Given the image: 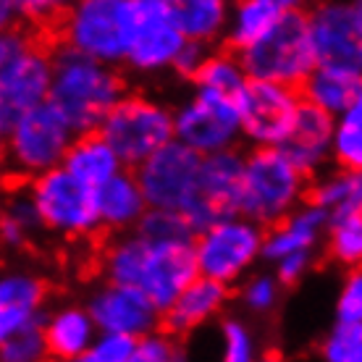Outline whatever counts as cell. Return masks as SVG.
Instances as JSON below:
<instances>
[{
	"mask_svg": "<svg viewBox=\"0 0 362 362\" xmlns=\"http://www.w3.org/2000/svg\"><path fill=\"white\" fill-rule=\"evenodd\" d=\"M268 3L273 8H279L284 16H291V13H308L315 0H268Z\"/></svg>",
	"mask_w": 362,
	"mask_h": 362,
	"instance_id": "obj_44",
	"label": "cell"
},
{
	"mask_svg": "<svg viewBox=\"0 0 362 362\" xmlns=\"http://www.w3.org/2000/svg\"><path fill=\"white\" fill-rule=\"evenodd\" d=\"M302 92L286 84L252 82L239 98L242 132L250 147H281L302 108Z\"/></svg>",
	"mask_w": 362,
	"mask_h": 362,
	"instance_id": "obj_13",
	"label": "cell"
},
{
	"mask_svg": "<svg viewBox=\"0 0 362 362\" xmlns=\"http://www.w3.org/2000/svg\"><path fill=\"white\" fill-rule=\"evenodd\" d=\"M42 223L37 216L35 199L29 194L27 184H13L8 197L3 202V216H0V239L8 252H21L32 247L40 239Z\"/></svg>",
	"mask_w": 362,
	"mask_h": 362,
	"instance_id": "obj_28",
	"label": "cell"
},
{
	"mask_svg": "<svg viewBox=\"0 0 362 362\" xmlns=\"http://www.w3.org/2000/svg\"><path fill=\"white\" fill-rule=\"evenodd\" d=\"M53 50H47L29 27L3 29L0 35V132L18 116L50 103Z\"/></svg>",
	"mask_w": 362,
	"mask_h": 362,
	"instance_id": "obj_5",
	"label": "cell"
},
{
	"mask_svg": "<svg viewBox=\"0 0 362 362\" xmlns=\"http://www.w3.org/2000/svg\"><path fill=\"white\" fill-rule=\"evenodd\" d=\"M132 171L153 210L184 213L197 231L208 226L202 208V155L173 139Z\"/></svg>",
	"mask_w": 362,
	"mask_h": 362,
	"instance_id": "obj_8",
	"label": "cell"
},
{
	"mask_svg": "<svg viewBox=\"0 0 362 362\" xmlns=\"http://www.w3.org/2000/svg\"><path fill=\"white\" fill-rule=\"evenodd\" d=\"M64 168L71 171L79 181H84L92 189H100L103 184H108L113 176L127 171V165L116 153V147L110 145L100 132H87L76 134L71 150L66 155Z\"/></svg>",
	"mask_w": 362,
	"mask_h": 362,
	"instance_id": "obj_25",
	"label": "cell"
},
{
	"mask_svg": "<svg viewBox=\"0 0 362 362\" xmlns=\"http://www.w3.org/2000/svg\"><path fill=\"white\" fill-rule=\"evenodd\" d=\"M228 299H231V286L197 276L163 313V328L171 336L194 334L226 313Z\"/></svg>",
	"mask_w": 362,
	"mask_h": 362,
	"instance_id": "obj_21",
	"label": "cell"
},
{
	"mask_svg": "<svg viewBox=\"0 0 362 362\" xmlns=\"http://www.w3.org/2000/svg\"><path fill=\"white\" fill-rule=\"evenodd\" d=\"M260 362H284V360H281L279 354H263V360Z\"/></svg>",
	"mask_w": 362,
	"mask_h": 362,
	"instance_id": "obj_46",
	"label": "cell"
},
{
	"mask_svg": "<svg viewBox=\"0 0 362 362\" xmlns=\"http://www.w3.org/2000/svg\"><path fill=\"white\" fill-rule=\"evenodd\" d=\"M336 145V118L302 103L297 121L291 127L289 136L284 139L281 150L308 173L310 179H317L334 165Z\"/></svg>",
	"mask_w": 362,
	"mask_h": 362,
	"instance_id": "obj_19",
	"label": "cell"
},
{
	"mask_svg": "<svg viewBox=\"0 0 362 362\" xmlns=\"http://www.w3.org/2000/svg\"><path fill=\"white\" fill-rule=\"evenodd\" d=\"M210 50H213V47H208V45L187 42V47L181 50L179 61H176L173 76H179V79H184V82H192V79L197 76L199 69H202V64H205V58L210 55Z\"/></svg>",
	"mask_w": 362,
	"mask_h": 362,
	"instance_id": "obj_43",
	"label": "cell"
},
{
	"mask_svg": "<svg viewBox=\"0 0 362 362\" xmlns=\"http://www.w3.org/2000/svg\"><path fill=\"white\" fill-rule=\"evenodd\" d=\"M323 252L331 263L344 271L362 268V213L331 218Z\"/></svg>",
	"mask_w": 362,
	"mask_h": 362,
	"instance_id": "obj_31",
	"label": "cell"
},
{
	"mask_svg": "<svg viewBox=\"0 0 362 362\" xmlns=\"http://www.w3.org/2000/svg\"><path fill=\"white\" fill-rule=\"evenodd\" d=\"M0 362H50L42 326L24 328L0 339Z\"/></svg>",
	"mask_w": 362,
	"mask_h": 362,
	"instance_id": "obj_36",
	"label": "cell"
},
{
	"mask_svg": "<svg viewBox=\"0 0 362 362\" xmlns=\"http://www.w3.org/2000/svg\"><path fill=\"white\" fill-rule=\"evenodd\" d=\"M252 82L247 74L242 55L231 50V47H213L210 55L205 58L202 69L197 71V76L192 79V90L208 92V95H218V98L239 100L245 95L247 84Z\"/></svg>",
	"mask_w": 362,
	"mask_h": 362,
	"instance_id": "obj_27",
	"label": "cell"
},
{
	"mask_svg": "<svg viewBox=\"0 0 362 362\" xmlns=\"http://www.w3.org/2000/svg\"><path fill=\"white\" fill-rule=\"evenodd\" d=\"M354 8H357V16H360V21H362V0H354Z\"/></svg>",
	"mask_w": 362,
	"mask_h": 362,
	"instance_id": "obj_47",
	"label": "cell"
},
{
	"mask_svg": "<svg viewBox=\"0 0 362 362\" xmlns=\"http://www.w3.org/2000/svg\"><path fill=\"white\" fill-rule=\"evenodd\" d=\"M197 273L223 286H239L265 260V228L242 213L221 216L194 234Z\"/></svg>",
	"mask_w": 362,
	"mask_h": 362,
	"instance_id": "obj_7",
	"label": "cell"
},
{
	"mask_svg": "<svg viewBox=\"0 0 362 362\" xmlns=\"http://www.w3.org/2000/svg\"><path fill=\"white\" fill-rule=\"evenodd\" d=\"M247 153L226 150V153L202 158V208L208 223L221 216L239 213L242 187H245Z\"/></svg>",
	"mask_w": 362,
	"mask_h": 362,
	"instance_id": "obj_23",
	"label": "cell"
},
{
	"mask_svg": "<svg viewBox=\"0 0 362 362\" xmlns=\"http://www.w3.org/2000/svg\"><path fill=\"white\" fill-rule=\"evenodd\" d=\"M305 16L317 64L362 74V21L354 0H315Z\"/></svg>",
	"mask_w": 362,
	"mask_h": 362,
	"instance_id": "obj_15",
	"label": "cell"
},
{
	"mask_svg": "<svg viewBox=\"0 0 362 362\" xmlns=\"http://www.w3.org/2000/svg\"><path fill=\"white\" fill-rule=\"evenodd\" d=\"M336 320L341 323H360L362 326V268L346 271L334 299Z\"/></svg>",
	"mask_w": 362,
	"mask_h": 362,
	"instance_id": "obj_38",
	"label": "cell"
},
{
	"mask_svg": "<svg viewBox=\"0 0 362 362\" xmlns=\"http://www.w3.org/2000/svg\"><path fill=\"white\" fill-rule=\"evenodd\" d=\"M310 199L334 216H349L362 213V171L349 168H328L313 179Z\"/></svg>",
	"mask_w": 362,
	"mask_h": 362,
	"instance_id": "obj_29",
	"label": "cell"
},
{
	"mask_svg": "<svg viewBox=\"0 0 362 362\" xmlns=\"http://www.w3.org/2000/svg\"><path fill=\"white\" fill-rule=\"evenodd\" d=\"M98 210L103 231H108V234H127V231L139 228L150 205H147L145 192H142L139 179L132 168L121 171L108 184L100 187Z\"/></svg>",
	"mask_w": 362,
	"mask_h": 362,
	"instance_id": "obj_24",
	"label": "cell"
},
{
	"mask_svg": "<svg viewBox=\"0 0 362 362\" xmlns=\"http://www.w3.org/2000/svg\"><path fill=\"white\" fill-rule=\"evenodd\" d=\"M317 252H297L289 257H281L279 263L271 265V271L279 276V281L284 286H297L308 279L313 268H315Z\"/></svg>",
	"mask_w": 362,
	"mask_h": 362,
	"instance_id": "obj_42",
	"label": "cell"
},
{
	"mask_svg": "<svg viewBox=\"0 0 362 362\" xmlns=\"http://www.w3.org/2000/svg\"><path fill=\"white\" fill-rule=\"evenodd\" d=\"M100 279L127 284L145 291L160 308H171L176 297L197 279L194 242L150 239L139 228L127 234H110L98 255Z\"/></svg>",
	"mask_w": 362,
	"mask_h": 362,
	"instance_id": "obj_1",
	"label": "cell"
},
{
	"mask_svg": "<svg viewBox=\"0 0 362 362\" xmlns=\"http://www.w3.org/2000/svg\"><path fill=\"white\" fill-rule=\"evenodd\" d=\"M127 92V76L118 66L95 61L71 47H53L50 105H55L76 134L100 132Z\"/></svg>",
	"mask_w": 362,
	"mask_h": 362,
	"instance_id": "obj_2",
	"label": "cell"
},
{
	"mask_svg": "<svg viewBox=\"0 0 362 362\" xmlns=\"http://www.w3.org/2000/svg\"><path fill=\"white\" fill-rule=\"evenodd\" d=\"M142 16V0H74L53 29L58 45L121 69Z\"/></svg>",
	"mask_w": 362,
	"mask_h": 362,
	"instance_id": "obj_3",
	"label": "cell"
},
{
	"mask_svg": "<svg viewBox=\"0 0 362 362\" xmlns=\"http://www.w3.org/2000/svg\"><path fill=\"white\" fill-rule=\"evenodd\" d=\"M47 284L32 268L13 265L6 268L0 279V339L24 331L32 326H42L47 315Z\"/></svg>",
	"mask_w": 362,
	"mask_h": 362,
	"instance_id": "obj_17",
	"label": "cell"
},
{
	"mask_svg": "<svg viewBox=\"0 0 362 362\" xmlns=\"http://www.w3.org/2000/svg\"><path fill=\"white\" fill-rule=\"evenodd\" d=\"M42 334L53 362H71L95 344L100 328L84 302H58L42 317Z\"/></svg>",
	"mask_w": 362,
	"mask_h": 362,
	"instance_id": "obj_22",
	"label": "cell"
},
{
	"mask_svg": "<svg viewBox=\"0 0 362 362\" xmlns=\"http://www.w3.org/2000/svg\"><path fill=\"white\" fill-rule=\"evenodd\" d=\"M74 0H13L24 27H55Z\"/></svg>",
	"mask_w": 362,
	"mask_h": 362,
	"instance_id": "obj_39",
	"label": "cell"
},
{
	"mask_svg": "<svg viewBox=\"0 0 362 362\" xmlns=\"http://www.w3.org/2000/svg\"><path fill=\"white\" fill-rule=\"evenodd\" d=\"M281 18L284 13L273 8L268 0H234L226 27V45L242 53L247 47H252L257 40H263Z\"/></svg>",
	"mask_w": 362,
	"mask_h": 362,
	"instance_id": "obj_30",
	"label": "cell"
},
{
	"mask_svg": "<svg viewBox=\"0 0 362 362\" xmlns=\"http://www.w3.org/2000/svg\"><path fill=\"white\" fill-rule=\"evenodd\" d=\"M87 310L98 323L100 334H118L129 339H142L163 326V313L145 291L127 284L100 279L84 299Z\"/></svg>",
	"mask_w": 362,
	"mask_h": 362,
	"instance_id": "obj_14",
	"label": "cell"
},
{
	"mask_svg": "<svg viewBox=\"0 0 362 362\" xmlns=\"http://www.w3.org/2000/svg\"><path fill=\"white\" fill-rule=\"evenodd\" d=\"M284 289L286 286L273 271H255L236 286V299L250 315H271L279 308Z\"/></svg>",
	"mask_w": 362,
	"mask_h": 362,
	"instance_id": "obj_34",
	"label": "cell"
},
{
	"mask_svg": "<svg viewBox=\"0 0 362 362\" xmlns=\"http://www.w3.org/2000/svg\"><path fill=\"white\" fill-rule=\"evenodd\" d=\"M173 129L181 145H187L202 158L239 150V142L245 139L239 100L218 98L197 90H192L173 108Z\"/></svg>",
	"mask_w": 362,
	"mask_h": 362,
	"instance_id": "obj_12",
	"label": "cell"
},
{
	"mask_svg": "<svg viewBox=\"0 0 362 362\" xmlns=\"http://www.w3.org/2000/svg\"><path fill=\"white\" fill-rule=\"evenodd\" d=\"M134 344L136 339H129V336L100 334L95 339V344L71 362H129V357L134 352Z\"/></svg>",
	"mask_w": 362,
	"mask_h": 362,
	"instance_id": "obj_40",
	"label": "cell"
},
{
	"mask_svg": "<svg viewBox=\"0 0 362 362\" xmlns=\"http://www.w3.org/2000/svg\"><path fill=\"white\" fill-rule=\"evenodd\" d=\"M100 134L116 147L127 168H136L176 139L173 108L150 92H127L103 121Z\"/></svg>",
	"mask_w": 362,
	"mask_h": 362,
	"instance_id": "obj_10",
	"label": "cell"
},
{
	"mask_svg": "<svg viewBox=\"0 0 362 362\" xmlns=\"http://www.w3.org/2000/svg\"><path fill=\"white\" fill-rule=\"evenodd\" d=\"M313 179L281 147H250L239 213L271 228L310 202Z\"/></svg>",
	"mask_w": 362,
	"mask_h": 362,
	"instance_id": "obj_4",
	"label": "cell"
},
{
	"mask_svg": "<svg viewBox=\"0 0 362 362\" xmlns=\"http://www.w3.org/2000/svg\"><path fill=\"white\" fill-rule=\"evenodd\" d=\"M239 55L250 79L286 84L294 90H302V84L317 69V55L305 13L284 16L263 40H257Z\"/></svg>",
	"mask_w": 362,
	"mask_h": 362,
	"instance_id": "obj_11",
	"label": "cell"
},
{
	"mask_svg": "<svg viewBox=\"0 0 362 362\" xmlns=\"http://www.w3.org/2000/svg\"><path fill=\"white\" fill-rule=\"evenodd\" d=\"M173 362H194V360H192V354L179 344L176 346V354H173Z\"/></svg>",
	"mask_w": 362,
	"mask_h": 362,
	"instance_id": "obj_45",
	"label": "cell"
},
{
	"mask_svg": "<svg viewBox=\"0 0 362 362\" xmlns=\"http://www.w3.org/2000/svg\"><path fill=\"white\" fill-rule=\"evenodd\" d=\"M176 346H179L176 336H171L168 331H155L150 336L136 339L129 362H173Z\"/></svg>",
	"mask_w": 362,
	"mask_h": 362,
	"instance_id": "obj_41",
	"label": "cell"
},
{
	"mask_svg": "<svg viewBox=\"0 0 362 362\" xmlns=\"http://www.w3.org/2000/svg\"><path fill=\"white\" fill-rule=\"evenodd\" d=\"M320 362H362V326L336 320L320 339Z\"/></svg>",
	"mask_w": 362,
	"mask_h": 362,
	"instance_id": "obj_35",
	"label": "cell"
},
{
	"mask_svg": "<svg viewBox=\"0 0 362 362\" xmlns=\"http://www.w3.org/2000/svg\"><path fill=\"white\" fill-rule=\"evenodd\" d=\"M187 42L189 40L181 35L173 24L145 11V16H142L134 37H132L124 69H127V74L142 76V79H155V76H163V74H173L176 61H179L181 50L187 47Z\"/></svg>",
	"mask_w": 362,
	"mask_h": 362,
	"instance_id": "obj_16",
	"label": "cell"
},
{
	"mask_svg": "<svg viewBox=\"0 0 362 362\" xmlns=\"http://www.w3.org/2000/svg\"><path fill=\"white\" fill-rule=\"evenodd\" d=\"M139 231L150 239H163V242H194L197 228L184 213L176 210H147L145 221L139 223Z\"/></svg>",
	"mask_w": 362,
	"mask_h": 362,
	"instance_id": "obj_37",
	"label": "cell"
},
{
	"mask_svg": "<svg viewBox=\"0 0 362 362\" xmlns=\"http://www.w3.org/2000/svg\"><path fill=\"white\" fill-rule=\"evenodd\" d=\"M260 341L245 317L228 315L218 323V362H260Z\"/></svg>",
	"mask_w": 362,
	"mask_h": 362,
	"instance_id": "obj_32",
	"label": "cell"
},
{
	"mask_svg": "<svg viewBox=\"0 0 362 362\" xmlns=\"http://www.w3.org/2000/svg\"><path fill=\"white\" fill-rule=\"evenodd\" d=\"M142 6L173 24L189 42L216 47L226 40L234 0H142Z\"/></svg>",
	"mask_w": 362,
	"mask_h": 362,
	"instance_id": "obj_18",
	"label": "cell"
},
{
	"mask_svg": "<svg viewBox=\"0 0 362 362\" xmlns=\"http://www.w3.org/2000/svg\"><path fill=\"white\" fill-rule=\"evenodd\" d=\"M334 165L362 171V90L352 105L336 118Z\"/></svg>",
	"mask_w": 362,
	"mask_h": 362,
	"instance_id": "obj_33",
	"label": "cell"
},
{
	"mask_svg": "<svg viewBox=\"0 0 362 362\" xmlns=\"http://www.w3.org/2000/svg\"><path fill=\"white\" fill-rule=\"evenodd\" d=\"M362 90V74L341 66H323L310 74V79L302 84V100L313 108L323 110L328 116L339 118Z\"/></svg>",
	"mask_w": 362,
	"mask_h": 362,
	"instance_id": "obj_26",
	"label": "cell"
},
{
	"mask_svg": "<svg viewBox=\"0 0 362 362\" xmlns=\"http://www.w3.org/2000/svg\"><path fill=\"white\" fill-rule=\"evenodd\" d=\"M328 226L331 213H326L313 199L305 202L281 223L265 228V263L273 265L281 257L297 252H320V247L326 245Z\"/></svg>",
	"mask_w": 362,
	"mask_h": 362,
	"instance_id": "obj_20",
	"label": "cell"
},
{
	"mask_svg": "<svg viewBox=\"0 0 362 362\" xmlns=\"http://www.w3.org/2000/svg\"><path fill=\"white\" fill-rule=\"evenodd\" d=\"M76 132L55 105L45 103L40 108L18 116L11 127L3 129V165L16 184L61 168L71 150Z\"/></svg>",
	"mask_w": 362,
	"mask_h": 362,
	"instance_id": "obj_6",
	"label": "cell"
},
{
	"mask_svg": "<svg viewBox=\"0 0 362 362\" xmlns=\"http://www.w3.org/2000/svg\"><path fill=\"white\" fill-rule=\"evenodd\" d=\"M27 189L45 234L66 242H84L103 231L98 189L87 187L64 165L27 181Z\"/></svg>",
	"mask_w": 362,
	"mask_h": 362,
	"instance_id": "obj_9",
	"label": "cell"
}]
</instances>
